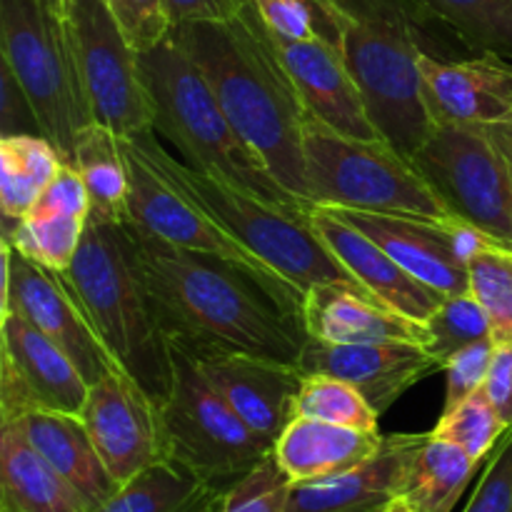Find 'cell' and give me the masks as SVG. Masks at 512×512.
<instances>
[{
  "label": "cell",
  "mask_w": 512,
  "mask_h": 512,
  "mask_svg": "<svg viewBox=\"0 0 512 512\" xmlns=\"http://www.w3.org/2000/svg\"><path fill=\"white\" fill-rule=\"evenodd\" d=\"M125 225L170 348L190 358L245 353L298 363L308 340L300 315L258 278L223 258L165 243L130 220Z\"/></svg>",
  "instance_id": "obj_1"
},
{
  "label": "cell",
  "mask_w": 512,
  "mask_h": 512,
  "mask_svg": "<svg viewBox=\"0 0 512 512\" xmlns=\"http://www.w3.org/2000/svg\"><path fill=\"white\" fill-rule=\"evenodd\" d=\"M170 38L203 70L240 138L275 180L313 210L305 178V110L255 3L223 23H180Z\"/></svg>",
  "instance_id": "obj_2"
},
{
  "label": "cell",
  "mask_w": 512,
  "mask_h": 512,
  "mask_svg": "<svg viewBox=\"0 0 512 512\" xmlns=\"http://www.w3.org/2000/svg\"><path fill=\"white\" fill-rule=\"evenodd\" d=\"M58 278L115 365L160 408L173 390V348L155 318L128 225L90 218L78 255Z\"/></svg>",
  "instance_id": "obj_3"
},
{
  "label": "cell",
  "mask_w": 512,
  "mask_h": 512,
  "mask_svg": "<svg viewBox=\"0 0 512 512\" xmlns=\"http://www.w3.org/2000/svg\"><path fill=\"white\" fill-rule=\"evenodd\" d=\"M383 138L413 158L433 133L420 80L418 15L408 0H315Z\"/></svg>",
  "instance_id": "obj_4"
},
{
  "label": "cell",
  "mask_w": 512,
  "mask_h": 512,
  "mask_svg": "<svg viewBox=\"0 0 512 512\" xmlns=\"http://www.w3.org/2000/svg\"><path fill=\"white\" fill-rule=\"evenodd\" d=\"M140 68L155 105V133L170 140L185 163L270 203L310 213L240 138L203 70L170 35L153 50L140 53Z\"/></svg>",
  "instance_id": "obj_5"
},
{
  "label": "cell",
  "mask_w": 512,
  "mask_h": 512,
  "mask_svg": "<svg viewBox=\"0 0 512 512\" xmlns=\"http://www.w3.org/2000/svg\"><path fill=\"white\" fill-rule=\"evenodd\" d=\"M130 140H135L145 160L165 180L195 200L210 218L218 220L250 253L258 255L303 295L313 285L328 280H355L315 233L310 213L283 208L228 180L195 170L193 165L173 158L168 150L160 148L155 133Z\"/></svg>",
  "instance_id": "obj_6"
},
{
  "label": "cell",
  "mask_w": 512,
  "mask_h": 512,
  "mask_svg": "<svg viewBox=\"0 0 512 512\" xmlns=\"http://www.w3.org/2000/svg\"><path fill=\"white\" fill-rule=\"evenodd\" d=\"M303 150L313 208L413 215L448 228L465 225L450 213L413 160L388 140L348 138L308 115Z\"/></svg>",
  "instance_id": "obj_7"
},
{
  "label": "cell",
  "mask_w": 512,
  "mask_h": 512,
  "mask_svg": "<svg viewBox=\"0 0 512 512\" xmlns=\"http://www.w3.org/2000/svg\"><path fill=\"white\" fill-rule=\"evenodd\" d=\"M3 65L33 105L40 130L70 163L80 130L93 123L63 13L40 0H0Z\"/></svg>",
  "instance_id": "obj_8"
},
{
  "label": "cell",
  "mask_w": 512,
  "mask_h": 512,
  "mask_svg": "<svg viewBox=\"0 0 512 512\" xmlns=\"http://www.w3.org/2000/svg\"><path fill=\"white\" fill-rule=\"evenodd\" d=\"M173 365V390L158 408L165 460L230 490L273 448L235 415L188 353L173 348Z\"/></svg>",
  "instance_id": "obj_9"
},
{
  "label": "cell",
  "mask_w": 512,
  "mask_h": 512,
  "mask_svg": "<svg viewBox=\"0 0 512 512\" xmlns=\"http://www.w3.org/2000/svg\"><path fill=\"white\" fill-rule=\"evenodd\" d=\"M410 160L460 223L512 248V178L483 125H435Z\"/></svg>",
  "instance_id": "obj_10"
},
{
  "label": "cell",
  "mask_w": 512,
  "mask_h": 512,
  "mask_svg": "<svg viewBox=\"0 0 512 512\" xmlns=\"http://www.w3.org/2000/svg\"><path fill=\"white\" fill-rule=\"evenodd\" d=\"M63 20L73 45L93 123L120 138L155 133V105L140 68L105 0H63Z\"/></svg>",
  "instance_id": "obj_11"
},
{
  "label": "cell",
  "mask_w": 512,
  "mask_h": 512,
  "mask_svg": "<svg viewBox=\"0 0 512 512\" xmlns=\"http://www.w3.org/2000/svg\"><path fill=\"white\" fill-rule=\"evenodd\" d=\"M125 158L130 168V195H128V220L160 240L178 248L195 250L203 255H215L228 263H235L258 278L285 308L300 315L303 293L280 278L270 265H265L258 255L250 253L235 235H230L215 218H210L195 200L180 193L170 180H165L153 165L145 160L135 140L123 138Z\"/></svg>",
  "instance_id": "obj_12"
},
{
  "label": "cell",
  "mask_w": 512,
  "mask_h": 512,
  "mask_svg": "<svg viewBox=\"0 0 512 512\" xmlns=\"http://www.w3.org/2000/svg\"><path fill=\"white\" fill-rule=\"evenodd\" d=\"M90 383L78 365L18 315L0 328V425L28 413L80 415Z\"/></svg>",
  "instance_id": "obj_13"
},
{
  "label": "cell",
  "mask_w": 512,
  "mask_h": 512,
  "mask_svg": "<svg viewBox=\"0 0 512 512\" xmlns=\"http://www.w3.org/2000/svg\"><path fill=\"white\" fill-rule=\"evenodd\" d=\"M8 313L48 335L90 385L120 370L58 275L3 240V315Z\"/></svg>",
  "instance_id": "obj_14"
},
{
  "label": "cell",
  "mask_w": 512,
  "mask_h": 512,
  "mask_svg": "<svg viewBox=\"0 0 512 512\" xmlns=\"http://www.w3.org/2000/svg\"><path fill=\"white\" fill-rule=\"evenodd\" d=\"M80 420L118 485L165 460L158 405L123 370L90 385Z\"/></svg>",
  "instance_id": "obj_15"
},
{
  "label": "cell",
  "mask_w": 512,
  "mask_h": 512,
  "mask_svg": "<svg viewBox=\"0 0 512 512\" xmlns=\"http://www.w3.org/2000/svg\"><path fill=\"white\" fill-rule=\"evenodd\" d=\"M340 218L368 235L395 263L403 265L413 278L445 295L468 293V260L483 243H493L470 225L430 223L413 215L370 213V210H340Z\"/></svg>",
  "instance_id": "obj_16"
},
{
  "label": "cell",
  "mask_w": 512,
  "mask_h": 512,
  "mask_svg": "<svg viewBox=\"0 0 512 512\" xmlns=\"http://www.w3.org/2000/svg\"><path fill=\"white\" fill-rule=\"evenodd\" d=\"M193 360L235 415L275 448L283 430L298 418L303 370L295 363L245 353H213Z\"/></svg>",
  "instance_id": "obj_17"
},
{
  "label": "cell",
  "mask_w": 512,
  "mask_h": 512,
  "mask_svg": "<svg viewBox=\"0 0 512 512\" xmlns=\"http://www.w3.org/2000/svg\"><path fill=\"white\" fill-rule=\"evenodd\" d=\"M303 373L333 375L355 385L375 413L383 418L410 388L443 370L425 345L415 343H355L335 345L308 338L300 350Z\"/></svg>",
  "instance_id": "obj_18"
},
{
  "label": "cell",
  "mask_w": 512,
  "mask_h": 512,
  "mask_svg": "<svg viewBox=\"0 0 512 512\" xmlns=\"http://www.w3.org/2000/svg\"><path fill=\"white\" fill-rule=\"evenodd\" d=\"M423 100L433 125H493L512 120V60L478 53L468 60L420 55Z\"/></svg>",
  "instance_id": "obj_19"
},
{
  "label": "cell",
  "mask_w": 512,
  "mask_h": 512,
  "mask_svg": "<svg viewBox=\"0 0 512 512\" xmlns=\"http://www.w3.org/2000/svg\"><path fill=\"white\" fill-rule=\"evenodd\" d=\"M300 323L308 338L335 345L430 343L428 325L390 308L358 280L313 285L300 303Z\"/></svg>",
  "instance_id": "obj_20"
},
{
  "label": "cell",
  "mask_w": 512,
  "mask_h": 512,
  "mask_svg": "<svg viewBox=\"0 0 512 512\" xmlns=\"http://www.w3.org/2000/svg\"><path fill=\"white\" fill-rule=\"evenodd\" d=\"M273 43L310 118L320 120L335 133L348 135V138L385 140L370 118L363 93L333 40L273 38Z\"/></svg>",
  "instance_id": "obj_21"
},
{
  "label": "cell",
  "mask_w": 512,
  "mask_h": 512,
  "mask_svg": "<svg viewBox=\"0 0 512 512\" xmlns=\"http://www.w3.org/2000/svg\"><path fill=\"white\" fill-rule=\"evenodd\" d=\"M310 223H313V230L320 235V240L328 245L330 253L345 265V270L360 285H365L383 303L400 310L408 318L428 323L435 310L448 298L440 290L425 285L423 280L413 278L375 240H370L355 225L340 218L333 208L315 205L310 210Z\"/></svg>",
  "instance_id": "obj_22"
},
{
  "label": "cell",
  "mask_w": 512,
  "mask_h": 512,
  "mask_svg": "<svg viewBox=\"0 0 512 512\" xmlns=\"http://www.w3.org/2000/svg\"><path fill=\"white\" fill-rule=\"evenodd\" d=\"M425 433L385 435L378 455L333 478L293 483L285 512H385L400 498L405 473Z\"/></svg>",
  "instance_id": "obj_23"
},
{
  "label": "cell",
  "mask_w": 512,
  "mask_h": 512,
  "mask_svg": "<svg viewBox=\"0 0 512 512\" xmlns=\"http://www.w3.org/2000/svg\"><path fill=\"white\" fill-rule=\"evenodd\" d=\"M90 220V198L73 163H65L45 193L18 223L5 225L8 240L20 255L60 275L70 268Z\"/></svg>",
  "instance_id": "obj_24"
},
{
  "label": "cell",
  "mask_w": 512,
  "mask_h": 512,
  "mask_svg": "<svg viewBox=\"0 0 512 512\" xmlns=\"http://www.w3.org/2000/svg\"><path fill=\"white\" fill-rule=\"evenodd\" d=\"M383 443L385 435L380 430L365 433L298 415L283 430L273 453L293 483H310L358 468L378 455Z\"/></svg>",
  "instance_id": "obj_25"
},
{
  "label": "cell",
  "mask_w": 512,
  "mask_h": 512,
  "mask_svg": "<svg viewBox=\"0 0 512 512\" xmlns=\"http://www.w3.org/2000/svg\"><path fill=\"white\" fill-rule=\"evenodd\" d=\"M15 425L30 445L83 495L88 508L105 503L120 488L100 460L80 415L28 413L15 420Z\"/></svg>",
  "instance_id": "obj_26"
},
{
  "label": "cell",
  "mask_w": 512,
  "mask_h": 512,
  "mask_svg": "<svg viewBox=\"0 0 512 512\" xmlns=\"http://www.w3.org/2000/svg\"><path fill=\"white\" fill-rule=\"evenodd\" d=\"M88 510L83 495L30 445L18 425H0V512Z\"/></svg>",
  "instance_id": "obj_27"
},
{
  "label": "cell",
  "mask_w": 512,
  "mask_h": 512,
  "mask_svg": "<svg viewBox=\"0 0 512 512\" xmlns=\"http://www.w3.org/2000/svg\"><path fill=\"white\" fill-rule=\"evenodd\" d=\"M225 493L190 470L160 460L88 512H220Z\"/></svg>",
  "instance_id": "obj_28"
},
{
  "label": "cell",
  "mask_w": 512,
  "mask_h": 512,
  "mask_svg": "<svg viewBox=\"0 0 512 512\" xmlns=\"http://www.w3.org/2000/svg\"><path fill=\"white\" fill-rule=\"evenodd\" d=\"M480 463L463 448L425 433L400 488V503L413 512H453Z\"/></svg>",
  "instance_id": "obj_29"
},
{
  "label": "cell",
  "mask_w": 512,
  "mask_h": 512,
  "mask_svg": "<svg viewBox=\"0 0 512 512\" xmlns=\"http://www.w3.org/2000/svg\"><path fill=\"white\" fill-rule=\"evenodd\" d=\"M70 163L78 168L90 198V218L105 223L128 220L130 168L123 138L98 123L80 130Z\"/></svg>",
  "instance_id": "obj_30"
},
{
  "label": "cell",
  "mask_w": 512,
  "mask_h": 512,
  "mask_svg": "<svg viewBox=\"0 0 512 512\" xmlns=\"http://www.w3.org/2000/svg\"><path fill=\"white\" fill-rule=\"evenodd\" d=\"M63 165V155L45 135L0 138V210L5 225L25 218Z\"/></svg>",
  "instance_id": "obj_31"
},
{
  "label": "cell",
  "mask_w": 512,
  "mask_h": 512,
  "mask_svg": "<svg viewBox=\"0 0 512 512\" xmlns=\"http://www.w3.org/2000/svg\"><path fill=\"white\" fill-rule=\"evenodd\" d=\"M420 20L453 30L475 55L495 53L512 60V0H408Z\"/></svg>",
  "instance_id": "obj_32"
},
{
  "label": "cell",
  "mask_w": 512,
  "mask_h": 512,
  "mask_svg": "<svg viewBox=\"0 0 512 512\" xmlns=\"http://www.w3.org/2000/svg\"><path fill=\"white\" fill-rule=\"evenodd\" d=\"M470 293L483 305L495 345L512 343V248L483 243L468 260Z\"/></svg>",
  "instance_id": "obj_33"
},
{
  "label": "cell",
  "mask_w": 512,
  "mask_h": 512,
  "mask_svg": "<svg viewBox=\"0 0 512 512\" xmlns=\"http://www.w3.org/2000/svg\"><path fill=\"white\" fill-rule=\"evenodd\" d=\"M298 415L365 433H378L380 423V415L355 385L320 373H305L298 395Z\"/></svg>",
  "instance_id": "obj_34"
},
{
  "label": "cell",
  "mask_w": 512,
  "mask_h": 512,
  "mask_svg": "<svg viewBox=\"0 0 512 512\" xmlns=\"http://www.w3.org/2000/svg\"><path fill=\"white\" fill-rule=\"evenodd\" d=\"M505 433H508V425L503 423L495 405L490 403L485 388L465 398L463 403L443 410L435 428L430 430L433 438L458 445L478 463H483L488 455H493V450L498 448Z\"/></svg>",
  "instance_id": "obj_35"
},
{
  "label": "cell",
  "mask_w": 512,
  "mask_h": 512,
  "mask_svg": "<svg viewBox=\"0 0 512 512\" xmlns=\"http://www.w3.org/2000/svg\"><path fill=\"white\" fill-rule=\"evenodd\" d=\"M425 325L430 333V343L425 348L443 368L458 350L490 338L488 315L470 290L448 295Z\"/></svg>",
  "instance_id": "obj_36"
},
{
  "label": "cell",
  "mask_w": 512,
  "mask_h": 512,
  "mask_svg": "<svg viewBox=\"0 0 512 512\" xmlns=\"http://www.w3.org/2000/svg\"><path fill=\"white\" fill-rule=\"evenodd\" d=\"M290 488L293 480L270 453L225 493L220 512H285Z\"/></svg>",
  "instance_id": "obj_37"
},
{
  "label": "cell",
  "mask_w": 512,
  "mask_h": 512,
  "mask_svg": "<svg viewBox=\"0 0 512 512\" xmlns=\"http://www.w3.org/2000/svg\"><path fill=\"white\" fill-rule=\"evenodd\" d=\"M260 20L275 40H333L328 15L315 0H253ZM335 43V40H333Z\"/></svg>",
  "instance_id": "obj_38"
},
{
  "label": "cell",
  "mask_w": 512,
  "mask_h": 512,
  "mask_svg": "<svg viewBox=\"0 0 512 512\" xmlns=\"http://www.w3.org/2000/svg\"><path fill=\"white\" fill-rule=\"evenodd\" d=\"M120 30L138 53H148L173 30L165 0H105Z\"/></svg>",
  "instance_id": "obj_39"
},
{
  "label": "cell",
  "mask_w": 512,
  "mask_h": 512,
  "mask_svg": "<svg viewBox=\"0 0 512 512\" xmlns=\"http://www.w3.org/2000/svg\"><path fill=\"white\" fill-rule=\"evenodd\" d=\"M495 343L493 338L478 340V343L468 345V348L458 350L453 358L445 363V375H448V388H445V408L463 403L480 388H485V378H488L490 363H493Z\"/></svg>",
  "instance_id": "obj_40"
},
{
  "label": "cell",
  "mask_w": 512,
  "mask_h": 512,
  "mask_svg": "<svg viewBox=\"0 0 512 512\" xmlns=\"http://www.w3.org/2000/svg\"><path fill=\"white\" fill-rule=\"evenodd\" d=\"M463 512H512V428L490 455L480 485Z\"/></svg>",
  "instance_id": "obj_41"
},
{
  "label": "cell",
  "mask_w": 512,
  "mask_h": 512,
  "mask_svg": "<svg viewBox=\"0 0 512 512\" xmlns=\"http://www.w3.org/2000/svg\"><path fill=\"white\" fill-rule=\"evenodd\" d=\"M0 120H3L0 138L5 135H43L33 105L25 98L23 88L10 73L8 65H3V73H0Z\"/></svg>",
  "instance_id": "obj_42"
},
{
  "label": "cell",
  "mask_w": 512,
  "mask_h": 512,
  "mask_svg": "<svg viewBox=\"0 0 512 512\" xmlns=\"http://www.w3.org/2000/svg\"><path fill=\"white\" fill-rule=\"evenodd\" d=\"M253 0H165L170 23H223L243 13Z\"/></svg>",
  "instance_id": "obj_43"
},
{
  "label": "cell",
  "mask_w": 512,
  "mask_h": 512,
  "mask_svg": "<svg viewBox=\"0 0 512 512\" xmlns=\"http://www.w3.org/2000/svg\"><path fill=\"white\" fill-rule=\"evenodd\" d=\"M485 393L503 423L512 428V343L495 345L493 363H490L488 378H485Z\"/></svg>",
  "instance_id": "obj_44"
},
{
  "label": "cell",
  "mask_w": 512,
  "mask_h": 512,
  "mask_svg": "<svg viewBox=\"0 0 512 512\" xmlns=\"http://www.w3.org/2000/svg\"><path fill=\"white\" fill-rule=\"evenodd\" d=\"M485 133L493 138V143L498 145V150L503 153L505 163H508L510 178H512V120H503V123L483 125Z\"/></svg>",
  "instance_id": "obj_45"
},
{
  "label": "cell",
  "mask_w": 512,
  "mask_h": 512,
  "mask_svg": "<svg viewBox=\"0 0 512 512\" xmlns=\"http://www.w3.org/2000/svg\"><path fill=\"white\" fill-rule=\"evenodd\" d=\"M40 3L53 10V13H63V0H40Z\"/></svg>",
  "instance_id": "obj_46"
},
{
  "label": "cell",
  "mask_w": 512,
  "mask_h": 512,
  "mask_svg": "<svg viewBox=\"0 0 512 512\" xmlns=\"http://www.w3.org/2000/svg\"><path fill=\"white\" fill-rule=\"evenodd\" d=\"M385 512H413V510H410L408 505H403V503H400V500H395V503L390 505V508L385 510Z\"/></svg>",
  "instance_id": "obj_47"
}]
</instances>
